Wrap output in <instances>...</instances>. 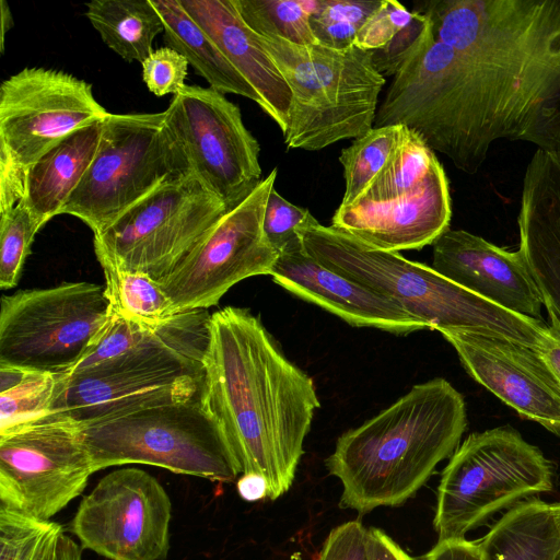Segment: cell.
<instances>
[{"label": "cell", "instance_id": "obj_31", "mask_svg": "<svg viewBox=\"0 0 560 560\" xmlns=\"http://www.w3.org/2000/svg\"><path fill=\"white\" fill-rule=\"evenodd\" d=\"M405 126L373 127L341 151L345 192L340 206L353 203L380 173L401 139Z\"/></svg>", "mask_w": 560, "mask_h": 560}, {"label": "cell", "instance_id": "obj_46", "mask_svg": "<svg viewBox=\"0 0 560 560\" xmlns=\"http://www.w3.org/2000/svg\"><path fill=\"white\" fill-rule=\"evenodd\" d=\"M557 560H560V552H559V555H558V558H557Z\"/></svg>", "mask_w": 560, "mask_h": 560}, {"label": "cell", "instance_id": "obj_45", "mask_svg": "<svg viewBox=\"0 0 560 560\" xmlns=\"http://www.w3.org/2000/svg\"><path fill=\"white\" fill-rule=\"evenodd\" d=\"M558 505V513H559V521H560V502H557Z\"/></svg>", "mask_w": 560, "mask_h": 560}, {"label": "cell", "instance_id": "obj_24", "mask_svg": "<svg viewBox=\"0 0 560 560\" xmlns=\"http://www.w3.org/2000/svg\"><path fill=\"white\" fill-rule=\"evenodd\" d=\"M478 542L482 560H557L558 505L537 498L524 500L505 511Z\"/></svg>", "mask_w": 560, "mask_h": 560}, {"label": "cell", "instance_id": "obj_29", "mask_svg": "<svg viewBox=\"0 0 560 560\" xmlns=\"http://www.w3.org/2000/svg\"><path fill=\"white\" fill-rule=\"evenodd\" d=\"M441 163L413 131L404 135L380 173L355 201H384L420 187Z\"/></svg>", "mask_w": 560, "mask_h": 560}, {"label": "cell", "instance_id": "obj_27", "mask_svg": "<svg viewBox=\"0 0 560 560\" xmlns=\"http://www.w3.org/2000/svg\"><path fill=\"white\" fill-rule=\"evenodd\" d=\"M0 560H81L61 525L0 508Z\"/></svg>", "mask_w": 560, "mask_h": 560}, {"label": "cell", "instance_id": "obj_12", "mask_svg": "<svg viewBox=\"0 0 560 560\" xmlns=\"http://www.w3.org/2000/svg\"><path fill=\"white\" fill-rule=\"evenodd\" d=\"M228 211L194 174L168 183L94 234L101 266L165 278Z\"/></svg>", "mask_w": 560, "mask_h": 560}, {"label": "cell", "instance_id": "obj_40", "mask_svg": "<svg viewBox=\"0 0 560 560\" xmlns=\"http://www.w3.org/2000/svg\"><path fill=\"white\" fill-rule=\"evenodd\" d=\"M366 560H419L408 555L384 530L371 527L365 534Z\"/></svg>", "mask_w": 560, "mask_h": 560}, {"label": "cell", "instance_id": "obj_14", "mask_svg": "<svg viewBox=\"0 0 560 560\" xmlns=\"http://www.w3.org/2000/svg\"><path fill=\"white\" fill-rule=\"evenodd\" d=\"M273 168L254 191L226 211L160 284L175 313L209 308L240 281L270 276L279 253L264 233L268 196L275 188Z\"/></svg>", "mask_w": 560, "mask_h": 560}, {"label": "cell", "instance_id": "obj_8", "mask_svg": "<svg viewBox=\"0 0 560 560\" xmlns=\"http://www.w3.org/2000/svg\"><path fill=\"white\" fill-rule=\"evenodd\" d=\"M95 471L144 464L212 481H234L241 470L221 425L200 395L81 425Z\"/></svg>", "mask_w": 560, "mask_h": 560}, {"label": "cell", "instance_id": "obj_13", "mask_svg": "<svg viewBox=\"0 0 560 560\" xmlns=\"http://www.w3.org/2000/svg\"><path fill=\"white\" fill-rule=\"evenodd\" d=\"M93 472L81 425L62 412L0 429L1 508L48 521L82 493Z\"/></svg>", "mask_w": 560, "mask_h": 560}, {"label": "cell", "instance_id": "obj_26", "mask_svg": "<svg viewBox=\"0 0 560 560\" xmlns=\"http://www.w3.org/2000/svg\"><path fill=\"white\" fill-rule=\"evenodd\" d=\"M85 15L102 40L128 62L142 63L164 24L152 0H93Z\"/></svg>", "mask_w": 560, "mask_h": 560}, {"label": "cell", "instance_id": "obj_34", "mask_svg": "<svg viewBox=\"0 0 560 560\" xmlns=\"http://www.w3.org/2000/svg\"><path fill=\"white\" fill-rule=\"evenodd\" d=\"M56 375L27 371L12 388L0 392V429L49 411Z\"/></svg>", "mask_w": 560, "mask_h": 560}, {"label": "cell", "instance_id": "obj_2", "mask_svg": "<svg viewBox=\"0 0 560 560\" xmlns=\"http://www.w3.org/2000/svg\"><path fill=\"white\" fill-rule=\"evenodd\" d=\"M200 398L242 475L264 476L270 500L285 493L320 402L313 380L249 310L226 306L211 314Z\"/></svg>", "mask_w": 560, "mask_h": 560}, {"label": "cell", "instance_id": "obj_21", "mask_svg": "<svg viewBox=\"0 0 560 560\" xmlns=\"http://www.w3.org/2000/svg\"><path fill=\"white\" fill-rule=\"evenodd\" d=\"M520 248L560 336V154L537 149L525 170L517 218Z\"/></svg>", "mask_w": 560, "mask_h": 560}, {"label": "cell", "instance_id": "obj_30", "mask_svg": "<svg viewBox=\"0 0 560 560\" xmlns=\"http://www.w3.org/2000/svg\"><path fill=\"white\" fill-rule=\"evenodd\" d=\"M245 24L260 36H277L298 45H315L311 15L318 0H233Z\"/></svg>", "mask_w": 560, "mask_h": 560}, {"label": "cell", "instance_id": "obj_11", "mask_svg": "<svg viewBox=\"0 0 560 560\" xmlns=\"http://www.w3.org/2000/svg\"><path fill=\"white\" fill-rule=\"evenodd\" d=\"M110 319L105 287L66 282L2 295L0 365L62 375L91 349Z\"/></svg>", "mask_w": 560, "mask_h": 560}, {"label": "cell", "instance_id": "obj_37", "mask_svg": "<svg viewBox=\"0 0 560 560\" xmlns=\"http://www.w3.org/2000/svg\"><path fill=\"white\" fill-rule=\"evenodd\" d=\"M188 61L176 50L164 46L153 50L142 66V79L156 96L176 95L185 88Z\"/></svg>", "mask_w": 560, "mask_h": 560}, {"label": "cell", "instance_id": "obj_1", "mask_svg": "<svg viewBox=\"0 0 560 560\" xmlns=\"http://www.w3.org/2000/svg\"><path fill=\"white\" fill-rule=\"evenodd\" d=\"M412 89L433 151L477 173L500 139L560 154V0H431Z\"/></svg>", "mask_w": 560, "mask_h": 560}, {"label": "cell", "instance_id": "obj_17", "mask_svg": "<svg viewBox=\"0 0 560 560\" xmlns=\"http://www.w3.org/2000/svg\"><path fill=\"white\" fill-rule=\"evenodd\" d=\"M441 334L474 380L523 418L560 434V383L536 348L478 332Z\"/></svg>", "mask_w": 560, "mask_h": 560}, {"label": "cell", "instance_id": "obj_41", "mask_svg": "<svg viewBox=\"0 0 560 560\" xmlns=\"http://www.w3.org/2000/svg\"><path fill=\"white\" fill-rule=\"evenodd\" d=\"M420 560H482L478 541L462 539L440 540Z\"/></svg>", "mask_w": 560, "mask_h": 560}, {"label": "cell", "instance_id": "obj_36", "mask_svg": "<svg viewBox=\"0 0 560 560\" xmlns=\"http://www.w3.org/2000/svg\"><path fill=\"white\" fill-rule=\"evenodd\" d=\"M314 220L307 209L291 203L276 188L271 189L265 208L262 228L268 242L278 253L299 237L300 229Z\"/></svg>", "mask_w": 560, "mask_h": 560}, {"label": "cell", "instance_id": "obj_42", "mask_svg": "<svg viewBox=\"0 0 560 560\" xmlns=\"http://www.w3.org/2000/svg\"><path fill=\"white\" fill-rule=\"evenodd\" d=\"M240 497L248 502H255L269 498V483L267 479L259 474H243L236 482Z\"/></svg>", "mask_w": 560, "mask_h": 560}, {"label": "cell", "instance_id": "obj_43", "mask_svg": "<svg viewBox=\"0 0 560 560\" xmlns=\"http://www.w3.org/2000/svg\"><path fill=\"white\" fill-rule=\"evenodd\" d=\"M536 350L560 383V336L552 332V337Z\"/></svg>", "mask_w": 560, "mask_h": 560}, {"label": "cell", "instance_id": "obj_35", "mask_svg": "<svg viewBox=\"0 0 560 560\" xmlns=\"http://www.w3.org/2000/svg\"><path fill=\"white\" fill-rule=\"evenodd\" d=\"M434 39L433 25L428 15L412 11L408 25L399 31L384 47L371 51L375 69L384 78L394 77L398 70Z\"/></svg>", "mask_w": 560, "mask_h": 560}, {"label": "cell", "instance_id": "obj_18", "mask_svg": "<svg viewBox=\"0 0 560 560\" xmlns=\"http://www.w3.org/2000/svg\"><path fill=\"white\" fill-rule=\"evenodd\" d=\"M451 201L448 180L441 165L408 195L339 206L331 226L375 249H421L450 229Z\"/></svg>", "mask_w": 560, "mask_h": 560}, {"label": "cell", "instance_id": "obj_44", "mask_svg": "<svg viewBox=\"0 0 560 560\" xmlns=\"http://www.w3.org/2000/svg\"><path fill=\"white\" fill-rule=\"evenodd\" d=\"M0 16H1L0 18L1 19V22H0V27H1V33H0V37H1V40H0V51H1V54H3L4 52V38H5V34L13 26L12 14H11L9 4H8V2L5 0H1L0 1Z\"/></svg>", "mask_w": 560, "mask_h": 560}, {"label": "cell", "instance_id": "obj_4", "mask_svg": "<svg viewBox=\"0 0 560 560\" xmlns=\"http://www.w3.org/2000/svg\"><path fill=\"white\" fill-rule=\"evenodd\" d=\"M211 314H175L156 327L138 325L129 348L94 365L56 375L49 411L80 425L200 395Z\"/></svg>", "mask_w": 560, "mask_h": 560}, {"label": "cell", "instance_id": "obj_20", "mask_svg": "<svg viewBox=\"0 0 560 560\" xmlns=\"http://www.w3.org/2000/svg\"><path fill=\"white\" fill-rule=\"evenodd\" d=\"M292 294L337 315L351 326L396 335L430 329L397 302L324 267L305 250L299 235L278 256L270 273Z\"/></svg>", "mask_w": 560, "mask_h": 560}, {"label": "cell", "instance_id": "obj_28", "mask_svg": "<svg viewBox=\"0 0 560 560\" xmlns=\"http://www.w3.org/2000/svg\"><path fill=\"white\" fill-rule=\"evenodd\" d=\"M110 315L156 327L175 314L159 281L139 272L102 266Z\"/></svg>", "mask_w": 560, "mask_h": 560}, {"label": "cell", "instance_id": "obj_15", "mask_svg": "<svg viewBox=\"0 0 560 560\" xmlns=\"http://www.w3.org/2000/svg\"><path fill=\"white\" fill-rule=\"evenodd\" d=\"M166 113L168 128L191 173L226 206L228 211L260 184V147L245 127L241 109L224 94L185 85Z\"/></svg>", "mask_w": 560, "mask_h": 560}, {"label": "cell", "instance_id": "obj_32", "mask_svg": "<svg viewBox=\"0 0 560 560\" xmlns=\"http://www.w3.org/2000/svg\"><path fill=\"white\" fill-rule=\"evenodd\" d=\"M382 0H318L311 15V28L317 44L347 49L354 45L355 36Z\"/></svg>", "mask_w": 560, "mask_h": 560}, {"label": "cell", "instance_id": "obj_9", "mask_svg": "<svg viewBox=\"0 0 560 560\" xmlns=\"http://www.w3.org/2000/svg\"><path fill=\"white\" fill-rule=\"evenodd\" d=\"M189 174L165 110L109 113L95 156L60 214L79 218L96 234L158 188Z\"/></svg>", "mask_w": 560, "mask_h": 560}, {"label": "cell", "instance_id": "obj_19", "mask_svg": "<svg viewBox=\"0 0 560 560\" xmlns=\"http://www.w3.org/2000/svg\"><path fill=\"white\" fill-rule=\"evenodd\" d=\"M432 245L436 272L508 311L544 322L542 300L520 250L451 229Z\"/></svg>", "mask_w": 560, "mask_h": 560}, {"label": "cell", "instance_id": "obj_23", "mask_svg": "<svg viewBox=\"0 0 560 560\" xmlns=\"http://www.w3.org/2000/svg\"><path fill=\"white\" fill-rule=\"evenodd\" d=\"M103 120L95 121L65 138L28 171L22 200L43 228L60 214L97 151Z\"/></svg>", "mask_w": 560, "mask_h": 560}, {"label": "cell", "instance_id": "obj_38", "mask_svg": "<svg viewBox=\"0 0 560 560\" xmlns=\"http://www.w3.org/2000/svg\"><path fill=\"white\" fill-rule=\"evenodd\" d=\"M412 19L405 5L395 0H382L359 30L354 46L372 51L384 47Z\"/></svg>", "mask_w": 560, "mask_h": 560}, {"label": "cell", "instance_id": "obj_6", "mask_svg": "<svg viewBox=\"0 0 560 560\" xmlns=\"http://www.w3.org/2000/svg\"><path fill=\"white\" fill-rule=\"evenodd\" d=\"M292 93L289 149L322 150L362 137L374 127L380 94L386 83L371 51L357 46L338 50L260 36Z\"/></svg>", "mask_w": 560, "mask_h": 560}, {"label": "cell", "instance_id": "obj_3", "mask_svg": "<svg viewBox=\"0 0 560 560\" xmlns=\"http://www.w3.org/2000/svg\"><path fill=\"white\" fill-rule=\"evenodd\" d=\"M466 425L465 400L450 382L438 377L413 385L337 439L325 465L342 485L339 506L363 515L401 505L453 455Z\"/></svg>", "mask_w": 560, "mask_h": 560}, {"label": "cell", "instance_id": "obj_5", "mask_svg": "<svg viewBox=\"0 0 560 560\" xmlns=\"http://www.w3.org/2000/svg\"><path fill=\"white\" fill-rule=\"evenodd\" d=\"M304 250L324 267L400 304L430 329L478 332L540 347L544 322L508 311L399 253L372 248L316 219L298 231Z\"/></svg>", "mask_w": 560, "mask_h": 560}, {"label": "cell", "instance_id": "obj_16", "mask_svg": "<svg viewBox=\"0 0 560 560\" xmlns=\"http://www.w3.org/2000/svg\"><path fill=\"white\" fill-rule=\"evenodd\" d=\"M172 504L162 485L139 468L104 476L72 521L83 548L110 560H164Z\"/></svg>", "mask_w": 560, "mask_h": 560}, {"label": "cell", "instance_id": "obj_39", "mask_svg": "<svg viewBox=\"0 0 560 560\" xmlns=\"http://www.w3.org/2000/svg\"><path fill=\"white\" fill-rule=\"evenodd\" d=\"M365 534L359 520L332 528L315 560H366Z\"/></svg>", "mask_w": 560, "mask_h": 560}, {"label": "cell", "instance_id": "obj_22", "mask_svg": "<svg viewBox=\"0 0 560 560\" xmlns=\"http://www.w3.org/2000/svg\"><path fill=\"white\" fill-rule=\"evenodd\" d=\"M185 11L215 43L231 66L256 92L258 106L284 133L292 93L258 34L242 20L233 0H179Z\"/></svg>", "mask_w": 560, "mask_h": 560}, {"label": "cell", "instance_id": "obj_33", "mask_svg": "<svg viewBox=\"0 0 560 560\" xmlns=\"http://www.w3.org/2000/svg\"><path fill=\"white\" fill-rule=\"evenodd\" d=\"M40 224L24 200L0 213V288L18 284Z\"/></svg>", "mask_w": 560, "mask_h": 560}, {"label": "cell", "instance_id": "obj_10", "mask_svg": "<svg viewBox=\"0 0 560 560\" xmlns=\"http://www.w3.org/2000/svg\"><path fill=\"white\" fill-rule=\"evenodd\" d=\"M109 113L92 85L68 72L26 67L0 86V213L24 197L30 168L80 128Z\"/></svg>", "mask_w": 560, "mask_h": 560}, {"label": "cell", "instance_id": "obj_25", "mask_svg": "<svg viewBox=\"0 0 560 560\" xmlns=\"http://www.w3.org/2000/svg\"><path fill=\"white\" fill-rule=\"evenodd\" d=\"M164 24L165 46L184 56L211 89L259 103L248 82L231 66L215 43L185 11L179 0H152Z\"/></svg>", "mask_w": 560, "mask_h": 560}, {"label": "cell", "instance_id": "obj_7", "mask_svg": "<svg viewBox=\"0 0 560 560\" xmlns=\"http://www.w3.org/2000/svg\"><path fill=\"white\" fill-rule=\"evenodd\" d=\"M552 465L513 428L468 435L445 466L433 526L438 541L462 539L494 514L550 492Z\"/></svg>", "mask_w": 560, "mask_h": 560}]
</instances>
